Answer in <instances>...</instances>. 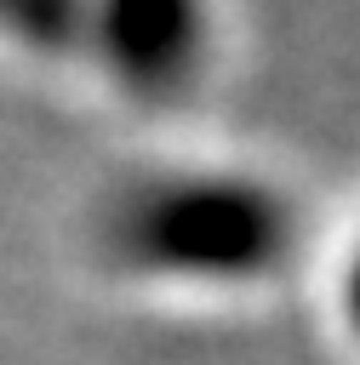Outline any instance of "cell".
I'll list each match as a JSON object with an SVG mask.
<instances>
[{
	"mask_svg": "<svg viewBox=\"0 0 360 365\" xmlns=\"http://www.w3.org/2000/svg\"><path fill=\"white\" fill-rule=\"evenodd\" d=\"M229 57L217 6L200 0H80L69 80L137 120H177L206 103Z\"/></svg>",
	"mask_w": 360,
	"mask_h": 365,
	"instance_id": "obj_2",
	"label": "cell"
},
{
	"mask_svg": "<svg viewBox=\"0 0 360 365\" xmlns=\"http://www.w3.org/2000/svg\"><path fill=\"white\" fill-rule=\"evenodd\" d=\"M86 257L154 302H257L309 251L297 188L240 154H149L103 177L86 205Z\"/></svg>",
	"mask_w": 360,
	"mask_h": 365,
	"instance_id": "obj_1",
	"label": "cell"
},
{
	"mask_svg": "<svg viewBox=\"0 0 360 365\" xmlns=\"http://www.w3.org/2000/svg\"><path fill=\"white\" fill-rule=\"evenodd\" d=\"M326 319H331V336L343 342V354L360 365V205L343 222L331 262H326Z\"/></svg>",
	"mask_w": 360,
	"mask_h": 365,
	"instance_id": "obj_3",
	"label": "cell"
}]
</instances>
